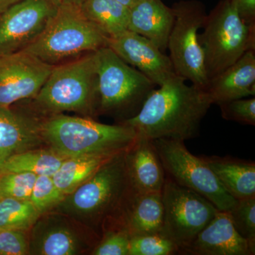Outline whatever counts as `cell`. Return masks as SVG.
<instances>
[{
  "label": "cell",
  "mask_w": 255,
  "mask_h": 255,
  "mask_svg": "<svg viewBox=\"0 0 255 255\" xmlns=\"http://www.w3.org/2000/svg\"><path fill=\"white\" fill-rule=\"evenodd\" d=\"M185 81L177 75L157 87L138 113L121 124L132 127L137 135L150 140L185 141L195 138L212 104L205 90L188 85Z\"/></svg>",
  "instance_id": "cell-1"
},
{
  "label": "cell",
  "mask_w": 255,
  "mask_h": 255,
  "mask_svg": "<svg viewBox=\"0 0 255 255\" xmlns=\"http://www.w3.org/2000/svg\"><path fill=\"white\" fill-rule=\"evenodd\" d=\"M41 132L52 148L67 157L117 155L127 150L137 137L135 130L126 124L108 125L64 115L50 117L41 124Z\"/></svg>",
  "instance_id": "cell-2"
},
{
  "label": "cell",
  "mask_w": 255,
  "mask_h": 255,
  "mask_svg": "<svg viewBox=\"0 0 255 255\" xmlns=\"http://www.w3.org/2000/svg\"><path fill=\"white\" fill-rule=\"evenodd\" d=\"M108 39L78 5L60 4L44 31L23 50L56 65L107 46Z\"/></svg>",
  "instance_id": "cell-3"
},
{
  "label": "cell",
  "mask_w": 255,
  "mask_h": 255,
  "mask_svg": "<svg viewBox=\"0 0 255 255\" xmlns=\"http://www.w3.org/2000/svg\"><path fill=\"white\" fill-rule=\"evenodd\" d=\"M98 107L103 113L135 117L156 85L136 68L124 61L112 48L96 50Z\"/></svg>",
  "instance_id": "cell-4"
},
{
  "label": "cell",
  "mask_w": 255,
  "mask_h": 255,
  "mask_svg": "<svg viewBox=\"0 0 255 255\" xmlns=\"http://www.w3.org/2000/svg\"><path fill=\"white\" fill-rule=\"evenodd\" d=\"M199 40L209 80L255 49V26L242 19L229 0H221L206 16Z\"/></svg>",
  "instance_id": "cell-5"
},
{
  "label": "cell",
  "mask_w": 255,
  "mask_h": 255,
  "mask_svg": "<svg viewBox=\"0 0 255 255\" xmlns=\"http://www.w3.org/2000/svg\"><path fill=\"white\" fill-rule=\"evenodd\" d=\"M48 112H90L98 105L95 53L54 65L34 97Z\"/></svg>",
  "instance_id": "cell-6"
},
{
  "label": "cell",
  "mask_w": 255,
  "mask_h": 255,
  "mask_svg": "<svg viewBox=\"0 0 255 255\" xmlns=\"http://www.w3.org/2000/svg\"><path fill=\"white\" fill-rule=\"evenodd\" d=\"M172 9L174 21L167 49L174 71L191 85L205 90L209 78L199 40V30L207 16L205 6L198 0H182L174 3Z\"/></svg>",
  "instance_id": "cell-7"
},
{
  "label": "cell",
  "mask_w": 255,
  "mask_h": 255,
  "mask_svg": "<svg viewBox=\"0 0 255 255\" xmlns=\"http://www.w3.org/2000/svg\"><path fill=\"white\" fill-rule=\"evenodd\" d=\"M166 176L205 197L220 211H229L237 200L226 191L202 157L189 152L184 141L152 140Z\"/></svg>",
  "instance_id": "cell-8"
},
{
  "label": "cell",
  "mask_w": 255,
  "mask_h": 255,
  "mask_svg": "<svg viewBox=\"0 0 255 255\" xmlns=\"http://www.w3.org/2000/svg\"><path fill=\"white\" fill-rule=\"evenodd\" d=\"M164 206L163 233L180 248L190 246L219 210L201 194L179 185L166 176L162 190Z\"/></svg>",
  "instance_id": "cell-9"
},
{
  "label": "cell",
  "mask_w": 255,
  "mask_h": 255,
  "mask_svg": "<svg viewBox=\"0 0 255 255\" xmlns=\"http://www.w3.org/2000/svg\"><path fill=\"white\" fill-rule=\"evenodd\" d=\"M125 151L114 156L72 193V204L75 209L102 216L120 201H128L137 192L128 173Z\"/></svg>",
  "instance_id": "cell-10"
},
{
  "label": "cell",
  "mask_w": 255,
  "mask_h": 255,
  "mask_svg": "<svg viewBox=\"0 0 255 255\" xmlns=\"http://www.w3.org/2000/svg\"><path fill=\"white\" fill-rule=\"evenodd\" d=\"M59 0H21L0 14V55L24 50L44 31Z\"/></svg>",
  "instance_id": "cell-11"
},
{
  "label": "cell",
  "mask_w": 255,
  "mask_h": 255,
  "mask_svg": "<svg viewBox=\"0 0 255 255\" xmlns=\"http://www.w3.org/2000/svg\"><path fill=\"white\" fill-rule=\"evenodd\" d=\"M53 67L24 50L0 55V107L34 98Z\"/></svg>",
  "instance_id": "cell-12"
},
{
  "label": "cell",
  "mask_w": 255,
  "mask_h": 255,
  "mask_svg": "<svg viewBox=\"0 0 255 255\" xmlns=\"http://www.w3.org/2000/svg\"><path fill=\"white\" fill-rule=\"evenodd\" d=\"M107 46L157 87L177 76L169 57L155 43L136 33L127 30L109 38Z\"/></svg>",
  "instance_id": "cell-13"
},
{
  "label": "cell",
  "mask_w": 255,
  "mask_h": 255,
  "mask_svg": "<svg viewBox=\"0 0 255 255\" xmlns=\"http://www.w3.org/2000/svg\"><path fill=\"white\" fill-rule=\"evenodd\" d=\"M255 246L242 237L228 211H219L184 252L191 255H254Z\"/></svg>",
  "instance_id": "cell-14"
},
{
  "label": "cell",
  "mask_w": 255,
  "mask_h": 255,
  "mask_svg": "<svg viewBox=\"0 0 255 255\" xmlns=\"http://www.w3.org/2000/svg\"><path fill=\"white\" fill-rule=\"evenodd\" d=\"M128 173L138 193L162 192L166 174L152 140L137 135L125 151Z\"/></svg>",
  "instance_id": "cell-15"
},
{
  "label": "cell",
  "mask_w": 255,
  "mask_h": 255,
  "mask_svg": "<svg viewBox=\"0 0 255 255\" xmlns=\"http://www.w3.org/2000/svg\"><path fill=\"white\" fill-rule=\"evenodd\" d=\"M212 105L255 95V49L246 52L227 69L209 80L205 90Z\"/></svg>",
  "instance_id": "cell-16"
},
{
  "label": "cell",
  "mask_w": 255,
  "mask_h": 255,
  "mask_svg": "<svg viewBox=\"0 0 255 255\" xmlns=\"http://www.w3.org/2000/svg\"><path fill=\"white\" fill-rule=\"evenodd\" d=\"M174 15L162 0H137L129 8L128 30L145 37L165 53Z\"/></svg>",
  "instance_id": "cell-17"
},
{
  "label": "cell",
  "mask_w": 255,
  "mask_h": 255,
  "mask_svg": "<svg viewBox=\"0 0 255 255\" xmlns=\"http://www.w3.org/2000/svg\"><path fill=\"white\" fill-rule=\"evenodd\" d=\"M41 135V125L35 121L10 107H0V164L14 154L30 150Z\"/></svg>",
  "instance_id": "cell-18"
},
{
  "label": "cell",
  "mask_w": 255,
  "mask_h": 255,
  "mask_svg": "<svg viewBox=\"0 0 255 255\" xmlns=\"http://www.w3.org/2000/svg\"><path fill=\"white\" fill-rule=\"evenodd\" d=\"M122 225L130 236L163 233L162 193L136 192L122 211Z\"/></svg>",
  "instance_id": "cell-19"
},
{
  "label": "cell",
  "mask_w": 255,
  "mask_h": 255,
  "mask_svg": "<svg viewBox=\"0 0 255 255\" xmlns=\"http://www.w3.org/2000/svg\"><path fill=\"white\" fill-rule=\"evenodd\" d=\"M223 187L236 200L255 196V163L236 157L201 156Z\"/></svg>",
  "instance_id": "cell-20"
},
{
  "label": "cell",
  "mask_w": 255,
  "mask_h": 255,
  "mask_svg": "<svg viewBox=\"0 0 255 255\" xmlns=\"http://www.w3.org/2000/svg\"><path fill=\"white\" fill-rule=\"evenodd\" d=\"M116 155L90 154L68 157L52 176L53 182L64 195H68Z\"/></svg>",
  "instance_id": "cell-21"
},
{
  "label": "cell",
  "mask_w": 255,
  "mask_h": 255,
  "mask_svg": "<svg viewBox=\"0 0 255 255\" xmlns=\"http://www.w3.org/2000/svg\"><path fill=\"white\" fill-rule=\"evenodd\" d=\"M82 14L108 38L128 30L129 8L117 0H83Z\"/></svg>",
  "instance_id": "cell-22"
},
{
  "label": "cell",
  "mask_w": 255,
  "mask_h": 255,
  "mask_svg": "<svg viewBox=\"0 0 255 255\" xmlns=\"http://www.w3.org/2000/svg\"><path fill=\"white\" fill-rule=\"evenodd\" d=\"M68 157L53 148L27 150L11 155L0 164L1 172H31L37 176L49 175L59 168Z\"/></svg>",
  "instance_id": "cell-23"
},
{
  "label": "cell",
  "mask_w": 255,
  "mask_h": 255,
  "mask_svg": "<svg viewBox=\"0 0 255 255\" xmlns=\"http://www.w3.org/2000/svg\"><path fill=\"white\" fill-rule=\"evenodd\" d=\"M40 214L30 200L1 198L0 229L27 231Z\"/></svg>",
  "instance_id": "cell-24"
},
{
  "label": "cell",
  "mask_w": 255,
  "mask_h": 255,
  "mask_svg": "<svg viewBox=\"0 0 255 255\" xmlns=\"http://www.w3.org/2000/svg\"><path fill=\"white\" fill-rule=\"evenodd\" d=\"M181 255L180 248L164 233H148L130 237L128 255Z\"/></svg>",
  "instance_id": "cell-25"
},
{
  "label": "cell",
  "mask_w": 255,
  "mask_h": 255,
  "mask_svg": "<svg viewBox=\"0 0 255 255\" xmlns=\"http://www.w3.org/2000/svg\"><path fill=\"white\" fill-rule=\"evenodd\" d=\"M37 175L31 172H1L0 199L30 200Z\"/></svg>",
  "instance_id": "cell-26"
},
{
  "label": "cell",
  "mask_w": 255,
  "mask_h": 255,
  "mask_svg": "<svg viewBox=\"0 0 255 255\" xmlns=\"http://www.w3.org/2000/svg\"><path fill=\"white\" fill-rule=\"evenodd\" d=\"M228 212L238 233L255 246V196L237 200Z\"/></svg>",
  "instance_id": "cell-27"
},
{
  "label": "cell",
  "mask_w": 255,
  "mask_h": 255,
  "mask_svg": "<svg viewBox=\"0 0 255 255\" xmlns=\"http://www.w3.org/2000/svg\"><path fill=\"white\" fill-rule=\"evenodd\" d=\"M65 195L57 188L52 176H37L30 201L39 214L57 205Z\"/></svg>",
  "instance_id": "cell-28"
},
{
  "label": "cell",
  "mask_w": 255,
  "mask_h": 255,
  "mask_svg": "<svg viewBox=\"0 0 255 255\" xmlns=\"http://www.w3.org/2000/svg\"><path fill=\"white\" fill-rule=\"evenodd\" d=\"M77 241L73 233L63 228L53 230L42 240L41 254L72 255L77 252Z\"/></svg>",
  "instance_id": "cell-29"
},
{
  "label": "cell",
  "mask_w": 255,
  "mask_h": 255,
  "mask_svg": "<svg viewBox=\"0 0 255 255\" xmlns=\"http://www.w3.org/2000/svg\"><path fill=\"white\" fill-rule=\"evenodd\" d=\"M225 120L244 125H255V98H242L222 102L219 105Z\"/></svg>",
  "instance_id": "cell-30"
},
{
  "label": "cell",
  "mask_w": 255,
  "mask_h": 255,
  "mask_svg": "<svg viewBox=\"0 0 255 255\" xmlns=\"http://www.w3.org/2000/svg\"><path fill=\"white\" fill-rule=\"evenodd\" d=\"M130 237L127 230L122 227L108 231L92 255H128Z\"/></svg>",
  "instance_id": "cell-31"
},
{
  "label": "cell",
  "mask_w": 255,
  "mask_h": 255,
  "mask_svg": "<svg viewBox=\"0 0 255 255\" xmlns=\"http://www.w3.org/2000/svg\"><path fill=\"white\" fill-rule=\"evenodd\" d=\"M27 253V242L23 231L0 230V255H23Z\"/></svg>",
  "instance_id": "cell-32"
},
{
  "label": "cell",
  "mask_w": 255,
  "mask_h": 255,
  "mask_svg": "<svg viewBox=\"0 0 255 255\" xmlns=\"http://www.w3.org/2000/svg\"><path fill=\"white\" fill-rule=\"evenodd\" d=\"M245 22L255 26V0H229Z\"/></svg>",
  "instance_id": "cell-33"
},
{
  "label": "cell",
  "mask_w": 255,
  "mask_h": 255,
  "mask_svg": "<svg viewBox=\"0 0 255 255\" xmlns=\"http://www.w3.org/2000/svg\"><path fill=\"white\" fill-rule=\"evenodd\" d=\"M21 0H0V14Z\"/></svg>",
  "instance_id": "cell-34"
},
{
  "label": "cell",
  "mask_w": 255,
  "mask_h": 255,
  "mask_svg": "<svg viewBox=\"0 0 255 255\" xmlns=\"http://www.w3.org/2000/svg\"><path fill=\"white\" fill-rule=\"evenodd\" d=\"M61 4H75L80 6L83 0H59Z\"/></svg>",
  "instance_id": "cell-35"
},
{
  "label": "cell",
  "mask_w": 255,
  "mask_h": 255,
  "mask_svg": "<svg viewBox=\"0 0 255 255\" xmlns=\"http://www.w3.org/2000/svg\"><path fill=\"white\" fill-rule=\"evenodd\" d=\"M119 2L122 3L124 6H127L128 8H130L132 6L137 0H117Z\"/></svg>",
  "instance_id": "cell-36"
},
{
  "label": "cell",
  "mask_w": 255,
  "mask_h": 255,
  "mask_svg": "<svg viewBox=\"0 0 255 255\" xmlns=\"http://www.w3.org/2000/svg\"><path fill=\"white\" fill-rule=\"evenodd\" d=\"M0 174H1V171H0Z\"/></svg>",
  "instance_id": "cell-37"
},
{
  "label": "cell",
  "mask_w": 255,
  "mask_h": 255,
  "mask_svg": "<svg viewBox=\"0 0 255 255\" xmlns=\"http://www.w3.org/2000/svg\"><path fill=\"white\" fill-rule=\"evenodd\" d=\"M0 230H1V229H0Z\"/></svg>",
  "instance_id": "cell-38"
}]
</instances>
